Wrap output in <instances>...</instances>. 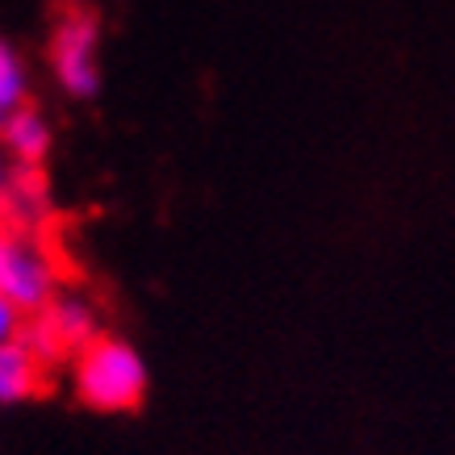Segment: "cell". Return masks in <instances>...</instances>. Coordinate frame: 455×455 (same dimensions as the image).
Masks as SVG:
<instances>
[{"mask_svg": "<svg viewBox=\"0 0 455 455\" xmlns=\"http://www.w3.org/2000/svg\"><path fill=\"white\" fill-rule=\"evenodd\" d=\"M51 147H55V125L46 122V113L42 109L21 105V109H13V113H4V117H0V151L9 155V164L13 167L42 172Z\"/></svg>", "mask_w": 455, "mask_h": 455, "instance_id": "cell-4", "label": "cell"}, {"mask_svg": "<svg viewBox=\"0 0 455 455\" xmlns=\"http://www.w3.org/2000/svg\"><path fill=\"white\" fill-rule=\"evenodd\" d=\"M0 218L9 221V230H38L42 221L51 218V193H46V180L42 172H29V167H13V180L4 188V201H0Z\"/></svg>", "mask_w": 455, "mask_h": 455, "instance_id": "cell-6", "label": "cell"}, {"mask_svg": "<svg viewBox=\"0 0 455 455\" xmlns=\"http://www.w3.org/2000/svg\"><path fill=\"white\" fill-rule=\"evenodd\" d=\"M29 63L9 38H0V113H13L29 105Z\"/></svg>", "mask_w": 455, "mask_h": 455, "instance_id": "cell-8", "label": "cell"}, {"mask_svg": "<svg viewBox=\"0 0 455 455\" xmlns=\"http://www.w3.org/2000/svg\"><path fill=\"white\" fill-rule=\"evenodd\" d=\"M21 326H26V317L17 314L13 305L0 297V347H9V343H17V334H21Z\"/></svg>", "mask_w": 455, "mask_h": 455, "instance_id": "cell-9", "label": "cell"}, {"mask_svg": "<svg viewBox=\"0 0 455 455\" xmlns=\"http://www.w3.org/2000/svg\"><path fill=\"white\" fill-rule=\"evenodd\" d=\"M0 117H4V113H0Z\"/></svg>", "mask_w": 455, "mask_h": 455, "instance_id": "cell-13", "label": "cell"}, {"mask_svg": "<svg viewBox=\"0 0 455 455\" xmlns=\"http://www.w3.org/2000/svg\"><path fill=\"white\" fill-rule=\"evenodd\" d=\"M38 317L42 326L51 331V339L63 347V355L80 351L84 343H92L100 334V309L84 292H55V301L46 305Z\"/></svg>", "mask_w": 455, "mask_h": 455, "instance_id": "cell-5", "label": "cell"}, {"mask_svg": "<svg viewBox=\"0 0 455 455\" xmlns=\"http://www.w3.org/2000/svg\"><path fill=\"white\" fill-rule=\"evenodd\" d=\"M13 230H9V221L0 218V267H4V255H9V247H13Z\"/></svg>", "mask_w": 455, "mask_h": 455, "instance_id": "cell-10", "label": "cell"}, {"mask_svg": "<svg viewBox=\"0 0 455 455\" xmlns=\"http://www.w3.org/2000/svg\"><path fill=\"white\" fill-rule=\"evenodd\" d=\"M59 289H63V276H59V263L51 255V247L38 243V238L17 235L9 255H4V267H0V297L13 305L21 317H34L55 301Z\"/></svg>", "mask_w": 455, "mask_h": 455, "instance_id": "cell-3", "label": "cell"}, {"mask_svg": "<svg viewBox=\"0 0 455 455\" xmlns=\"http://www.w3.org/2000/svg\"><path fill=\"white\" fill-rule=\"evenodd\" d=\"M46 63L71 100H92L105 84L100 71V21L88 9H71L55 21L46 42Z\"/></svg>", "mask_w": 455, "mask_h": 455, "instance_id": "cell-2", "label": "cell"}, {"mask_svg": "<svg viewBox=\"0 0 455 455\" xmlns=\"http://www.w3.org/2000/svg\"><path fill=\"white\" fill-rule=\"evenodd\" d=\"M42 368L21 343L0 347V405H26L42 393Z\"/></svg>", "mask_w": 455, "mask_h": 455, "instance_id": "cell-7", "label": "cell"}, {"mask_svg": "<svg viewBox=\"0 0 455 455\" xmlns=\"http://www.w3.org/2000/svg\"><path fill=\"white\" fill-rule=\"evenodd\" d=\"M151 388L142 351L122 334H97L71 351V393L92 414H134Z\"/></svg>", "mask_w": 455, "mask_h": 455, "instance_id": "cell-1", "label": "cell"}, {"mask_svg": "<svg viewBox=\"0 0 455 455\" xmlns=\"http://www.w3.org/2000/svg\"><path fill=\"white\" fill-rule=\"evenodd\" d=\"M9 180H13V164H9V155L0 151V201H4V188H9Z\"/></svg>", "mask_w": 455, "mask_h": 455, "instance_id": "cell-11", "label": "cell"}, {"mask_svg": "<svg viewBox=\"0 0 455 455\" xmlns=\"http://www.w3.org/2000/svg\"><path fill=\"white\" fill-rule=\"evenodd\" d=\"M63 4H71V9H84V4H88V0H63Z\"/></svg>", "mask_w": 455, "mask_h": 455, "instance_id": "cell-12", "label": "cell"}]
</instances>
